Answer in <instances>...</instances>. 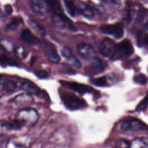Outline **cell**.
<instances>
[{"label":"cell","instance_id":"obj_22","mask_svg":"<svg viewBox=\"0 0 148 148\" xmlns=\"http://www.w3.org/2000/svg\"><path fill=\"white\" fill-rule=\"evenodd\" d=\"M91 83L97 86H105L108 84V79L106 76L94 78L91 80Z\"/></svg>","mask_w":148,"mask_h":148},{"label":"cell","instance_id":"obj_1","mask_svg":"<svg viewBox=\"0 0 148 148\" xmlns=\"http://www.w3.org/2000/svg\"><path fill=\"white\" fill-rule=\"evenodd\" d=\"M16 119L22 127H31L35 125L39 119L37 111L31 108L21 109L16 114Z\"/></svg>","mask_w":148,"mask_h":148},{"label":"cell","instance_id":"obj_18","mask_svg":"<svg viewBox=\"0 0 148 148\" xmlns=\"http://www.w3.org/2000/svg\"><path fill=\"white\" fill-rule=\"evenodd\" d=\"M1 127H4L9 130H17L20 129L22 126L20 123L15 119L12 121H1Z\"/></svg>","mask_w":148,"mask_h":148},{"label":"cell","instance_id":"obj_16","mask_svg":"<svg viewBox=\"0 0 148 148\" xmlns=\"http://www.w3.org/2000/svg\"><path fill=\"white\" fill-rule=\"evenodd\" d=\"M130 148H148V137L136 138L130 143Z\"/></svg>","mask_w":148,"mask_h":148},{"label":"cell","instance_id":"obj_30","mask_svg":"<svg viewBox=\"0 0 148 148\" xmlns=\"http://www.w3.org/2000/svg\"><path fill=\"white\" fill-rule=\"evenodd\" d=\"M4 8H5V12H6V13L8 14H11L12 13L13 9H12V6L10 5H9V4L6 5L4 6Z\"/></svg>","mask_w":148,"mask_h":148},{"label":"cell","instance_id":"obj_28","mask_svg":"<svg viewBox=\"0 0 148 148\" xmlns=\"http://www.w3.org/2000/svg\"><path fill=\"white\" fill-rule=\"evenodd\" d=\"M147 11L146 10L143 9H140L138 12V16L136 17V22L138 23L141 22L145 18V17L147 16Z\"/></svg>","mask_w":148,"mask_h":148},{"label":"cell","instance_id":"obj_4","mask_svg":"<svg viewBox=\"0 0 148 148\" xmlns=\"http://www.w3.org/2000/svg\"><path fill=\"white\" fill-rule=\"evenodd\" d=\"M61 98L65 106L69 109L76 110L83 106V101L73 94L64 93L61 95Z\"/></svg>","mask_w":148,"mask_h":148},{"label":"cell","instance_id":"obj_9","mask_svg":"<svg viewBox=\"0 0 148 148\" xmlns=\"http://www.w3.org/2000/svg\"><path fill=\"white\" fill-rule=\"evenodd\" d=\"M105 68L106 65L99 58L93 57L88 67V71L92 74H97L102 72Z\"/></svg>","mask_w":148,"mask_h":148},{"label":"cell","instance_id":"obj_27","mask_svg":"<svg viewBox=\"0 0 148 148\" xmlns=\"http://www.w3.org/2000/svg\"><path fill=\"white\" fill-rule=\"evenodd\" d=\"M130 143L124 139L118 140L116 143V148H130Z\"/></svg>","mask_w":148,"mask_h":148},{"label":"cell","instance_id":"obj_31","mask_svg":"<svg viewBox=\"0 0 148 148\" xmlns=\"http://www.w3.org/2000/svg\"><path fill=\"white\" fill-rule=\"evenodd\" d=\"M35 74L39 77L40 78H43V77H46L47 76V72H46L45 71H36L35 72Z\"/></svg>","mask_w":148,"mask_h":148},{"label":"cell","instance_id":"obj_10","mask_svg":"<svg viewBox=\"0 0 148 148\" xmlns=\"http://www.w3.org/2000/svg\"><path fill=\"white\" fill-rule=\"evenodd\" d=\"M77 51L79 54L83 58H91L94 54V50L92 46L82 43L77 46Z\"/></svg>","mask_w":148,"mask_h":148},{"label":"cell","instance_id":"obj_5","mask_svg":"<svg viewBox=\"0 0 148 148\" xmlns=\"http://www.w3.org/2000/svg\"><path fill=\"white\" fill-rule=\"evenodd\" d=\"M100 28L103 34L112 35L117 39L121 38L124 35V29L121 24L104 25Z\"/></svg>","mask_w":148,"mask_h":148},{"label":"cell","instance_id":"obj_24","mask_svg":"<svg viewBox=\"0 0 148 148\" xmlns=\"http://www.w3.org/2000/svg\"><path fill=\"white\" fill-rule=\"evenodd\" d=\"M1 66H6V65H9L12 66L17 65V62L10 57H8L5 55L1 56Z\"/></svg>","mask_w":148,"mask_h":148},{"label":"cell","instance_id":"obj_29","mask_svg":"<svg viewBox=\"0 0 148 148\" xmlns=\"http://www.w3.org/2000/svg\"><path fill=\"white\" fill-rule=\"evenodd\" d=\"M80 12L87 17L91 18L93 17V12L88 7L85 6L84 8H81Z\"/></svg>","mask_w":148,"mask_h":148},{"label":"cell","instance_id":"obj_19","mask_svg":"<svg viewBox=\"0 0 148 148\" xmlns=\"http://www.w3.org/2000/svg\"><path fill=\"white\" fill-rule=\"evenodd\" d=\"M46 54L50 61L54 63H57L60 60V57L57 50L54 48L49 49L46 51Z\"/></svg>","mask_w":148,"mask_h":148},{"label":"cell","instance_id":"obj_13","mask_svg":"<svg viewBox=\"0 0 148 148\" xmlns=\"http://www.w3.org/2000/svg\"><path fill=\"white\" fill-rule=\"evenodd\" d=\"M6 148H26V142L23 137H13L8 140Z\"/></svg>","mask_w":148,"mask_h":148},{"label":"cell","instance_id":"obj_12","mask_svg":"<svg viewBox=\"0 0 148 148\" xmlns=\"http://www.w3.org/2000/svg\"><path fill=\"white\" fill-rule=\"evenodd\" d=\"M33 98L31 95L27 93L20 94L15 97L14 99V103L20 106H23L26 105H29L33 102Z\"/></svg>","mask_w":148,"mask_h":148},{"label":"cell","instance_id":"obj_11","mask_svg":"<svg viewBox=\"0 0 148 148\" xmlns=\"http://www.w3.org/2000/svg\"><path fill=\"white\" fill-rule=\"evenodd\" d=\"M20 88L25 91L26 93L31 95H37L40 92L39 87L34 83L28 80L23 82L20 85Z\"/></svg>","mask_w":148,"mask_h":148},{"label":"cell","instance_id":"obj_25","mask_svg":"<svg viewBox=\"0 0 148 148\" xmlns=\"http://www.w3.org/2000/svg\"><path fill=\"white\" fill-rule=\"evenodd\" d=\"M134 82L139 85H145L148 82V78L144 74H139L134 77Z\"/></svg>","mask_w":148,"mask_h":148},{"label":"cell","instance_id":"obj_14","mask_svg":"<svg viewBox=\"0 0 148 148\" xmlns=\"http://www.w3.org/2000/svg\"><path fill=\"white\" fill-rule=\"evenodd\" d=\"M62 55L66 58L68 61H69L71 63L74 65L77 68H80L81 66V64L79 60L73 54L71 51L67 47H65L61 51Z\"/></svg>","mask_w":148,"mask_h":148},{"label":"cell","instance_id":"obj_21","mask_svg":"<svg viewBox=\"0 0 148 148\" xmlns=\"http://www.w3.org/2000/svg\"><path fill=\"white\" fill-rule=\"evenodd\" d=\"M65 6L69 14L72 16L74 17L76 14V8L74 3L71 0H63Z\"/></svg>","mask_w":148,"mask_h":148},{"label":"cell","instance_id":"obj_17","mask_svg":"<svg viewBox=\"0 0 148 148\" xmlns=\"http://www.w3.org/2000/svg\"><path fill=\"white\" fill-rule=\"evenodd\" d=\"M21 39L29 45H34L36 42L35 36L28 29H24L21 34Z\"/></svg>","mask_w":148,"mask_h":148},{"label":"cell","instance_id":"obj_3","mask_svg":"<svg viewBox=\"0 0 148 148\" xmlns=\"http://www.w3.org/2000/svg\"><path fill=\"white\" fill-rule=\"evenodd\" d=\"M133 46L128 40H124L115 46L113 60L119 59L124 56H128L134 53Z\"/></svg>","mask_w":148,"mask_h":148},{"label":"cell","instance_id":"obj_32","mask_svg":"<svg viewBox=\"0 0 148 148\" xmlns=\"http://www.w3.org/2000/svg\"><path fill=\"white\" fill-rule=\"evenodd\" d=\"M144 28H145V29L146 30H147V29H148V20H147V22L146 23V24H145V26H144Z\"/></svg>","mask_w":148,"mask_h":148},{"label":"cell","instance_id":"obj_7","mask_svg":"<svg viewBox=\"0 0 148 148\" xmlns=\"http://www.w3.org/2000/svg\"><path fill=\"white\" fill-rule=\"evenodd\" d=\"M65 86L68 87L70 89L79 93V94H85L90 93L92 91L93 88L83 84L81 83H78L76 82H61Z\"/></svg>","mask_w":148,"mask_h":148},{"label":"cell","instance_id":"obj_26","mask_svg":"<svg viewBox=\"0 0 148 148\" xmlns=\"http://www.w3.org/2000/svg\"><path fill=\"white\" fill-rule=\"evenodd\" d=\"M148 106V94H147L139 102L136 108V110L141 112L145 110Z\"/></svg>","mask_w":148,"mask_h":148},{"label":"cell","instance_id":"obj_15","mask_svg":"<svg viewBox=\"0 0 148 148\" xmlns=\"http://www.w3.org/2000/svg\"><path fill=\"white\" fill-rule=\"evenodd\" d=\"M1 86L4 91L7 93L13 92L17 87V84L13 80L1 78Z\"/></svg>","mask_w":148,"mask_h":148},{"label":"cell","instance_id":"obj_8","mask_svg":"<svg viewBox=\"0 0 148 148\" xmlns=\"http://www.w3.org/2000/svg\"><path fill=\"white\" fill-rule=\"evenodd\" d=\"M29 4L32 10L37 14L43 16L47 12V6L43 0H29Z\"/></svg>","mask_w":148,"mask_h":148},{"label":"cell","instance_id":"obj_23","mask_svg":"<svg viewBox=\"0 0 148 148\" xmlns=\"http://www.w3.org/2000/svg\"><path fill=\"white\" fill-rule=\"evenodd\" d=\"M20 23V22L19 19H17L16 18H13L12 20V21L10 23H9V24L8 25H6L5 31H14L18 27Z\"/></svg>","mask_w":148,"mask_h":148},{"label":"cell","instance_id":"obj_20","mask_svg":"<svg viewBox=\"0 0 148 148\" xmlns=\"http://www.w3.org/2000/svg\"><path fill=\"white\" fill-rule=\"evenodd\" d=\"M29 25L33 28V29L37 32L39 35L40 36H45L46 34V32L43 27L40 25L38 23L34 21V20H30L29 22Z\"/></svg>","mask_w":148,"mask_h":148},{"label":"cell","instance_id":"obj_2","mask_svg":"<svg viewBox=\"0 0 148 148\" xmlns=\"http://www.w3.org/2000/svg\"><path fill=\"white\" fill-rule=\"evenodd\" d=\"M120 128L124 132H137L146 130L147 127L142 121L138 119H131L121 122Z\"/></svg>","mask_w":148,"mask_h":148},{"label":"cell","instance_id":"obj_6","mask_svg":"<svg viewBox=\"0 0 148 148\" xmlns=\"http://www.w3.org/2000/svg\"><path fill=\"white\" fill-rule=\"evenodd\" d=\"M115 46L112 40L109 38H105L101 42L99 49L100 52L105 57L113 60L115 51Z\"/></svg>","mask_w":148,"mask_h":148}]
</instances>
